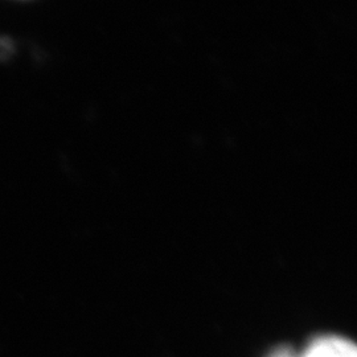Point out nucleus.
I'll list each match as a JSON object with an SVG mask.
<instances>
[{
    "mask_svg": "<svg viewBox=\"0 0 357 357\" xmlns=\"http://www.w3.org/2000/svg\"><path fill=\"white\" fill-rule=\"evenodd\" d=\"M305 357H357L352 343L340 337H324L308 348Z\"/></svg>",
    "mask_w": 357,
    "mask_h": 357,
    "instance_id": "nucleus-1",
    "label": "nucleus"
}]
</instances>
